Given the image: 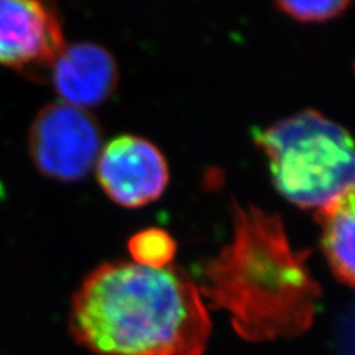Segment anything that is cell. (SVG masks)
Wrapping results in <instances>:
<instances>
[{
    "mask_svg": "<svg viewBox=\"0 0 355 355\" xmlns=\"http://www.w3.org/2000/svg\"><path fill=\"white\" fill-rule=\"evenodd\" d=\"M101 129L86 110L58 101L43 107L28 135L37 171L52 180L73 182L85 178L101 153Z\"/></svg>",
    "mask_w": 355,
    "mask_h": 355,
    "instance_id": "277c9868",
    "label": "cell"
},
{
    "mask_svg": "<svg viewBox=\"0 0 355 355\" xmlns=\"http://www.w3.org/2000/svg\"><path fill=\"white\" fill-rule=\"evenodd\" d=\"M128 249L132 262L147 268H164L175 257L176 243L164 230L147 228L129 239Z\"/></svg>",
    "mask_w": 355,
    "mask_h": 355,
    "instance_id": "9c48e42d",
    "label": "cell"
},
{
    "mask_svg": "<svg viewBox=\"0 0 355 355\" xmlns=\"http://www.w3.org/2000/svg\"><path fill=\"white\" fill-rule=\"evenodd\" d=\"M232 240L200 270L205 301L231 317L248 342L292 339L313 326L321 296L306 266L309 252L288 241L279 215L232 206Z\"/></svg>",
    "mask_w": 355,
    "mask_h": 355,
    "instance_id": "7a4b0ae2",
    "label": "cell"
},
{
    "mask_svg": "<svg viewBox=\"0 0 355 355\" xmlns=\"http://www.w3.org/2000/svg\"><path fill=\"white\" fill-rule=\"evenodd\" d=\"M51 69L61 101L83 110L107 101L119 79L114 57L95 43L65 46Z\"/></svg>",
    "mask_w": 355,
    "mask_h": 355,
    "instance_id": "52a82bcc",
    "label": "cell"
},
{
    "mask_svg": "<svg viewBox=\"0 0 355 355\" xmlns=\"http://www.w3.org/2000/svg\"><path fill=\"white\" fill-rule=\"evenodd\" d=\"M320 243L338 279L355 287V188L318 209Z\"/></svg>",
    "mask_w": 355,
    "mask_h": 355,
    "instance_id": "ba28073f",
    "label": "cell"
},
{
    "mask_svg": "<svg viewBox=\"0 0 355 355\" xmlns=\"http://www.w3.org/2000/svg\"><path fill=\"white\" fill-rule=\"evenodd\" d=\"M279 193L299 207H324L355 188V139L318 111L304 110L254 133Z\"/></svg>",
    "mask_w": 355,
    "mask_h": 355,
    "instance_id": "3957f363",
    "label": "cell"
},
{
    "mask_svg": "<svg viewBox=\"0 0 355 355\" xmlns=\"http://www.w3.org/2000/svg\"><path fill=\"white\" fill-rule=\"evenodd\" d=\"M96 178L110 200L123 207H141L157 200L169 182L163 153L135 135L111 139L98 155Z\"/></svg>",
    "mask_w": 355,
    "mask_h": 355,
    "instance_id": "5b68a950",
    "label": "cell"
},
{
    "mask_svg": "<svg viewBox=\"0 0 355 355\" xmlns=\"http://www.w3.org/2000/svg\"><path fill=\"white\" fill-rule=\"evenodd\" d=\"M70 333L96 355H203L212 323L181 268L104 262L73 295Z\"/></svg>",
    "mask_w": 355,
    "mask_h": 355,
    "instance_id": "6da1fadb",
    "label": "cell"
},
{
    "mask_svg": "<svg viewBox=\"0 0 355 355\" xmlns=\"http://www.w3.org/2000/svg\"><path fill=\"white\" fill-rule=\"evenodd\" d=\"M351 3L347 0H329V2H277L282 12L301 22H323L345 12Z\"/></svg>",
    "mask_w": 355,
    "mask_h": 355,
    "instance_id": "30bf717a",
    "label": "cell"
},
{
    "mask_svg": "<svg viewBox=\"0 0 355 355\" xmlns=\"http://www.w3.org/2000/svg\"><path fill=\"white\" fill-rule=\"evenodd\" d=\"M65 48L60 17L36 0H0V64L12 69L52 65Z\"/></svg>",
    "mask_w": 355,
    "mask_h": 355,
    "instance_id": "8992f818",
    "label": "cell"
}]
</instances>
